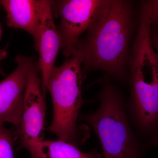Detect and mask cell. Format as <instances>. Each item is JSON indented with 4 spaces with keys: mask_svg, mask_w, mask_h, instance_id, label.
<instances>
[{
    "mask_svg": "<svg viewBox=\"0 0 158 158\" xmlns=\"http://www.w3.org/2000/svg\"><path fill=\"white\" fill-rule=\"evenodd\" d=\"M98 110L82 119L93 128L102 148L103 158H140V150L131 127L123 101L111 84L104 86Z\"/></svg>",
    "mask_w": 158,
    "mask_h": 158,
    "instance_id": "3",
    "label": "cell"
},
{
    "mask_svg": "<svg viewBox=\"0 0 158 158\" xmlns=\"http://www.w3.org/2000/svg\"><path fill=\"white\" fill-rule=\"evenodd\" d=\"M151 37L153 46L158 56V34L152 37L151 36Z\"/></svg>",
    "mask_w": 158,
    "mask_h": 158,
    "instance_id": "13",
    "label": "cell"
},
{
    "mask_svg": "<svg viewBox=\"0 0 158 158\" xmlns=\"http://www.w3.org/2000/svg\"><path fill=\"white\" fill-rule=\"evenodd\" d=\"M109 0H67L57 2L61 18L58 29L62 48L66 58L75 53L82 34L87 31L104 9Z\"/></svg>",
    "mask_w": 158,
    "mask_h": 158,
    "instance_id": "5",
    "label": "cell"
},
{
    "mask_svg": "<svg viewBox=\"0 0 158 158\" xmlns=\"http://www.w3.org/2000/svg\"><path fill=\"white\" fill-rule=\"evenodd\" d=\"M16 61L17 66L14 71L0 82V124L8 123L18 127L28 74L34 62L22 56H17Z\"/></svg>",
    "mask_w": 158,
    "mask_h": 158,
    "instance_id": "8",
    "label": "cell"
},
{
    "mask_svg": "<svg viewBox=\"0 0 158 158\" xmlns=\"http://www.w3.org/2000/svg\"><path fill=\"white\" fill-rule=\"evenodd\" d=\"M141 16L152 25L158 24V0L141 2Z\"/></svg>",
    "mask_w": 158,
    "mask_h": 158,
    "instance_id": "12",
    "label": "cell"
},
{
    "mask_svg": "<svg viewBox=\"0 0 158 158\" xmlns=\"http://www.w3.org/2000/svg\"><path fill=\"white\" fill-rule=\"evenodd\" d=\"M29 152L30 158H103L96 150L82 152L77 146L60 140H43L34 144Z\"/></svg>",
    "mask_w": 158,
    "mask_h": 158,
    "instance_id": "10",
    "label": "cell"
},
{
    "mask_svg": "<svg viewBox=\"0 0 158 158\" xmlns=\"http://www.w3.org/2000/svg\"><path fill=\"white\" fill-rule=\"evenodd\" d=\"M135 19L129 1L109 0L85 40L77 46L83 71L102 70L116 78L124 77L128 69Z\"/></svg>",
    "mask_w": 158,
    "mask_h": 158,
    "instance_id": "1",
    "label": "cell"
},
{
    "mask_svg": "<svg viewBox=\"0 0 158 158\" xmlns=\"http://www.w3.org/2000/svg\"><path fill=\"white\" fill-rule=\"evenodd\" d=\"M0 4L6 10L9 27L22 29L35 38L38 27L37 1L3 0Z\"/></svg>",
    "mask_w": 158,
    "mask_h": 158,
    "instance_id": "9",
    "label": "cell"
},
{
    "mask_svg": "<svg viewBox=\"0 0 158 158\" xmlns=\"http://www.w3.org/2000/svg\"><path fill=\"white\" fill-rule=\"evenodd\" d=\"M7 56V52L6 49L3 50L2 52H0V65H1V62L3 59H6ZM0 72H1V68H0Z\"/></svg>",
    "mask_w": 158,
    "mask_h": 158,
    "instance_id": "14",
    "label": "cell"
},
{
    "mask_svg": "<svg viewBox=\"0 0 158 158\" xmlns=\"http://www.w3.org/2000/svg\"><path fill=\"white\" fill-rule=\"evenodd\" d=\"M37 69L34 62L29 70L21 118L15 131L19 140L20 148L28 151L34 144L44 140L46 104Z\"/></svg>",
    "mask_w": 158,
    "mask_h": 158,
    "instance_id": "6",
    "label": "cell"
},
{
    "mask_svg": "<svg viewBox=\"0 0 158 158\" xmlns=\"http://www.w3.org/2000/svg\"><path fill=\"white\" fill-rule=\"evenodd\" d=\"M152 143L153 144H158V133L153 138Z\"/></svg>",
    "mask_w": 158,
    "mask_h": 158,
    "instance_id": "15",
    "label": "cell"
},
{
    "mask_svg": "<svg viewBox=\"0 0 158 158\" xmlns=\"http://www.w3.org/2000/svg\"><path fill=\"white\" fill-rule=\"evenodd\" d=\"M37 5L38 27L34 40L39 54L38 69L41 73V88L44 93L57 54L62 48V41L54 23L50 1H37Z\"/></svg>",
    "mask_w": 158,
    "mask_h": 158,
    "instance_id": "7",
    "label": "cell"
},
{
    "mask_svg": "<svg viewBox=\"0 0 158 158\" xmlns=\"http://www.w3.org/2000/svg\"><path fill=\"white\" fill-rule=\"evenodd\" d=\"M17 138L15 132L0 124V158H17L15 155L14 146Z\"/></svg>",
    "mask_w": 158,
    "mask_h": 158,
    "instance_id": "11",
    "label": "cell"
},
{
    "mask_svg": "<svg viewBox=\"0 0 158 158\" xmlns=\"http://www.w3.org/2000/svg\"><path fill=\"white\" fill-rule=\"evenodd\" d=\"M82 61L76 52L62 65L55 66L51 71L47 90L50 93L53 115L49 131L58 140L77 146L82 143L81 129L77 126L80 109L83 104Z\"/></svg>",
    "mask_w": 158,
    "mask_h": 158,
    "instance_id": "2",
    "label": "cell"
},
{
    "mask_svg": "<svg viewBox=\"0 0 158 158\" xmlns=\"http://www.w3.org/2000/svg\"><path fill=\"white\" fill-rule=\"evenodd\" d=\"M0 34H1V33H0Z\"/></svg>",
    "mask_w": 158,
    "mask_h": 158,
    "instance_id": "16",
    "label": "cell"
},
{
    "mask_svg": "<svg viewBox=\"0 0 158 158\" xmlns=\"http://www.w3.org/2000/svg\"><path fill=\"white\" fill-rule=\"evenodd\" d=\"M128 67L136 118L141 127L148 130L158 122V56L149 35L135 38Z\"/></svg>",
    "mask_w": 158,
    "mask_h": 158,
    "instance_id": "4",
    "label": "cell"
}]
</instances>
